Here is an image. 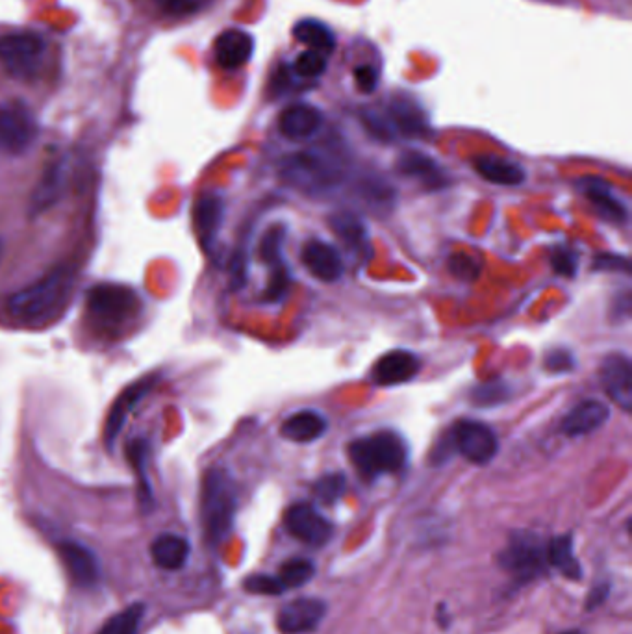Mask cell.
Here are the masks:
<instances>
[{"label": "cell", "mask_w": 632, "mask_h": 634, "mask_svg": "<svg viewBox=\"0 0 632 634\" xmlns=\"http://www.w3.org/2000/svg\"><path fill=\"white\" fill-rule=\"evenodd\" d=\"M78 273L69 264H60L41 279L13 292L4 301V312L13 325L38 329L64 314L75 290Z\"/></svg>", "instance_id": "cell-1"}, {"label": "cell", "mask_w": 632, "mask_h": 634, "mask_svg": "<svg viewBox=\"0 0 632 634\" xmlns=\"http://www.w3.org/2000/svg\"><path fill=\"white\" fill-rule=\"evenodd\" d=\"M238 510L236 482L223 468L206 471L201 490V518L208 542L221 544L227 538Z\"/></svg>", "instance_id": "cell-2"}, {"label": "cell", "mask_w": 632, "mask_h": 634, "mask_svg": "<svg viewBox=\"0 0 632 634\" xmlns=\"http://www.w3.org/2000/svg\"><path fill=\"white\" fill-rule=\"evenodd\" d=\"M143 305L136 290L123 284H97L86 295V316L106 336L119 334L140 316Z\"/></svg>", "instance_id": "cell-3"}, {"label": "cell", "mask_w": 632, "mask_h": 634, "mask_svg": "<svg viewBox=\"0 0 632 634\" xmlns=\"http://www.w3.org/2000/svg\"><path fill=\"white\" fill-rule=\"evenodd\" d=\"M349 458L364 479L373 481L379 475L397 473L405 468L408 445L397 432H375L366 438L354 440L349 445Z\"/></svg>", "instance_id": "cell-4"}, {"label": "cell", "mask_w": 632, "mask_h": 634, "mask_svg": "<svg viewBox=\"0 0 632 634\" xmlns=\"http://www.w3.org/2000/svg\"><path fill=\"white\" fill-rule=\"evenodd\" d=\"M447 451L458 453L469 462L484 466V464H490L497 455L499 440L492 427L484 425L481 421L462 419L445 434L440 451H436L440 462H442L443 453Z\"/></svg>", "instance_id": "cell-5"}, {"label": "cell", "mask_w": 632, "mask_h": 634, "mask_svg": "<svg viewBox=\"0 0 632 634\" xmlns=\"http://www.w3.org/2000/svg\"><path fill=\"white\" fill-rule=\"evenodd\" d=\"M282 173L301 190L323 191L342 178V167L327 154L306 151L288 156L282 164Z\"/></svg>", "instance_id": "cell-6"}, {"label": "cell", "mask_w": 632, "mask_h": 634, "mask_svg": "<svg viewBox=\"0 0 632 634\" xmlns=\"http://www.w3.org/2000/svg\"><path fill=\"white\" fill-rule=\"evenodd\" d=\"M47 41L36 32H12L0 38V64L17 80H30L45 60Z\"/></svg>", "instance_id": "cell-7"}, {"label": "cell", "mask_w": 632, "mask_h": 634, "mask_svg": "<svg viewBox=\"0 0 632 634\" xmlns=\"http://www.w3.org/2000/svg\"><path fill=\"white\" fill-rule=\"evenodd\" d=\"M38 119L25 102L0 104V153L25 154L38 140Z\"/></svg>", "instance_id": "cell-8"}, {"label": "cell", "mask_w": 632, "mask_h": 634, "mask_svg": "<svg viewBox=\"0 0 632 634\" xmlns=\"http://www.w3.org/2000/svg\"><path fill=\"white\" fill-rule=\"evenodd\" d=\"M545 549L547 546L532 533L512 534L510 544L501 555V564L519 579L527 581L544 570L547 560Z\"/></svg>", "instance_id": "cell-9"}, {"label": "cell", "mask_w": 632, "mask_h": 634, "mask_svg": "<svg viewBox=\"0 0 632 634\" xmlns=\"http://www.w3.org/2000/svg\"><path fill=\"white\" fill-rule=\"evenodd\" d=\"M284 525L293 538L308 546H325L334 534L332 523L308 503H297L288 508Z\"/></svg>", "instance_id": "cell-10"}, {"label": "cell", "mask_w": 632, "mask_h": 634, "mask_svg": "<svg viewBox=\"0 0 632 634\" xmlns=\"http://www.w3.org/2000/svg\"><path fill=\"white\" fill-rule=\"evenodd\" d=\"M284 238H286V230L282 227H273V229L267 230V234L262 240V247H260V254L269 267L267 301H280L282 297H286V293L290 290V267L286 266L284 254H282Z\"/></svg>", "instance_id": "cell-11"}, {"label": "cell", "mask_w": 632, "mask_h": 634, "mask_svg": "<svg viewBox=\"0 0 632 634\" xmlns=\"http://www.w3.org/2000/svg\"><path fill=\"white\" fill-rule=\"evenodd\" d=\"M58 555L64 562L67 575L78 588H93L101 581V564L95 553L75 540L58 544Z\"/></svg>", "instance_id": "cell-12"}, {"label": "cell", "mask_w": 632, "mask_h": 634, "mask_svg": "<svg viewBox=\"0 0 632 634\" xmlns=\"http://www.w3.org/2000/svg\"><path fill=\"white\" fill-rule=\"evenodd\" d=\"M154 384H156V377L141 379V381L134 382L132 386H128L127 390H123V394L117 397V401L106 418V427H104V442L108 444L110 449L114 447L115 440L125 429L132 410L140 405L147 395L151 394Z\"/></svg>", "instance_id": "cell-13"}, {"label": "cell", "mask_w": 632, "mask_h": 634, "mask_svg": "<svg viewBox=\"0 0 632 634\" xmlns=\"http://www.w3.org/2000/svg\"><path fill=\"white\" fill-rule=\"evenodd\" d=\"M601 384L608 397L625 412L632 408V366L629 356L608 355L601 362Z\"/></svg>", "instance_id": "cell-14"}, {"label": "cell", "mask_w": 632, "mask_h": 634, "mask_svg": "<svg viewBox=\"0 0 632 634\" xmlns=\"http://www.w3.org/2000/svg\"><path fill=\"white\" fill-rule=\"evenodd\" d=\"M421 371V360L410 351H390L380 356L371 369V379L379 386H399L414 381Z\"/></svg>", "instance_id": "cell-15"}, {"label": "cell", "mask_w": 632, "mask_h": 634, "mask_svg": "<svg viewBox=\"0 0 632 634\" xmlns=\"http://www.w3.org/2000/svg\"><path fill=\"white\" fill-rule=\"evenodd\" d=\"M65 186H67V165H65L64 160L47 165L43 175L38 180L36 190L32 191V195H30L28 214L32 217H38L49 212L52 206L60 203Z\"/></svg>", "instance_id": "cell-16"}, {"label": "cell", "mask_w": 632, "mask_h": 634, "mask_svg": "<svg viewBox=\"0 0 632 634\" xmlns=\"http://www.w3.org/2000/svg\"><path fill=\"white\" fill-rule=\"evenodd\" d=\"M325 610H327L325 603L319 599H312V597L295 599L280 610L279 618H277L279 629L284 634L310 633L323 620Z\"/></svg>", "instance_id": "cell-17"}, {"label": "cell", "mask_w": 632, "mask_h": 634, "mask_svg": "<svg viewBox=\"0 0 632 634\" xmlns=\"http://www.w3.org/2000/svg\"><path fill=\"white\" fill-rule=\"evenodd\" d=\"M254 39L249 32L240 28H230L215 39V62L225 71H236L251 60Z\"/></svg>", "instance_id": "cell-18"}, {"label": "cell", "mask_w": 632, "mask_h": 634, "mask_svg": "<svg viewBox=\"0 0 632 634\" xmlns=\"http://www.w3.org/2000/svg\"><path fill=\"white\" fill-rule=\"evenodd\" d=\"M577 190L594 204L595 210L601 216L612 223H625L627 221V206L621 203L620 197L612 191V186L607 180L599 177H582L577 180Z\"/></svg>", "instance_id": "cell-19"}, {"label": "cell", "mask_w": 632, "mask_h": 634, "mask_svg": "<svg viewBox=\"0 0 632 634\" xmlns=\"http://www.w3.org/2000/svg\"><path fill=\"white\" fill-rule=\"evenodd\" d=\"M303 264L317 280L323 282H336L342 279L343 266L342 256L340 253L325 241L312 240L308 241L303 247Z\"/></svg>", "instance_id": "cell-20"}, {"label": "cell", "mask_w": 632, "mask_h": 634, "mask_svg": "<svg viewBox=\"0 0 632 634\" xmlns=\"http://www.w3.org/2000/svg\"><path fill=\"white\" fill-rule=\"evenodd\" d=\"M323 125V114L312 104H293L279 117V130L284 138L293 141L310 140Z\"/></svg>", "instance_id": "cell-21"}, {"label": "cell", "mask_w": 632, "mask_h": 634, "mask_svg": "<svg viewBox=\"0 0 632 634\" xmlns=\"http://www.w3.org/2000/svg\"><path fill=\"white\" fill-rule=\"evenodd\" d=\"M397 169L405 177L416 178L427 190H442L449 186V177L429 154L419 151H406L397 160Z\"/></svg>", "instance_id": "cell-22"}, {"label": "cell", "mask_w": 632, "mask_h": 634, "mask_svg": "<svg viewBox=\"0 0 632 634\" xmlns=\"http://www.w3.org/2000/svg\"><path fill=\"white\" fill-rule=\"evenodd\" d=\"M610 418V408L603 401L588 399L575 406L562 423V431L571 438L586 436L603 427Z\"/></svg>", "instance_id": "cell-23"}, {"label": "cell", "mask_w": 632, "mask_h": 634, "mask_svg": "<svg viewBox=\"0 0 632 634\" xmlns=\"http://www.w3.org/2000/svg\"><path fill=\"white\" fill-rule=\"evenodd\" d=\"M225 219V203L217 195H203L197 199L193 208V221L204 247H212Z\"/></svg>", "instance_id": "cell-24"}, {"label": "cell", "mask_w": 632, "mask_h": 634, "mask_svg": "<svg viewBox=\"0 0 632 634\" xmlns=\"http://www.w3.org/2000/svg\"><path fill=\"white\" fill-rule=\"evenodd\" d=\"M329 429L327 419L314 410H301L291 414L280 427V434L295 444H310L319 440Z\"/></svg>", "instance_id": "cell-25"}, {"label": "cell", "mask_w": 632, "mask_h": 634, "mask_svg": "<svg viewBox=\"0 0 632 634\" xmlns=\"http://www.w3.org/2000/svg\"><path fill=\"white\" fill-rule=\"evenodd\" d=\"M475 171L481 175L484 180L499 184V186H519L525 182L527 173L525 169L512 160H506L495 154H482L473 160Z\"/></svg>", "instance_id": "cell-26"}, {"label": "cell", "mask_w": 632, "mask_h": 634, "mask_svg": "<svg viewBox=\"0 0 632 634\" xmlns=\"http://www.w3.org/2000/svg\"><path fill=\"white\" fill-rule=\"evenodd\" d=\"M151 557L160 570H180L190 558V542L178 534H160L151 544Z\"/></svg>", "instance_id": "cell-27"}, {"label": "cell", "mask_w": 632, "mask_h": 634, "mask_svg": "<svg viewBox=\"0 0 632 634\" xmlns=\"http://www.w3.org/2000/svg\"><path fill=\"white\" fill-rule=\"evenodd\" d=\"M330 227L334 230V234L354 253L366 256V251L371 249L369 234H367V227L364 225V221L360 217L351 214V212L334 214V216L330 217Z\"/></svg>", "instance_id": "cell-28"}, {"label": "cell", "mask_w": 632, "mask_h": 634, "mask_svg": "<svg viewBox=\"0 0 632 634\" xmlns=\"http://www.w3.org/2000/svg\"><path fill=\"white\" fill-rule=\"evenodd\" d=\"M293 38L310 47V51L321 52L325 56H329L330 52L336 49L334 32L325 23L316 19H303L301 23H297L293 28Z\"/></svg>", "instance_id": "cell-29"}, {"label": "cell", "mask_w": 632, "mask_h": 634, "mask_svg": "<svg viewBox=\"0 0 632 634\" xmlns=\"http://www.w3.org/2000/svg\"><path fill=\"white\" fill-rule=\"evenodd\" d=\"M395 134L403 136H423L427 130L425 115L414 102L393 101L388 110Z\"/></svg>", "instance_id": "cell-30"}, {"label": "cell", "mask_w": 632, "mask_h": 634, "mask_svg": "<svg viewBox=\"0 0 632 634\" xmlns=\"http://www.w3.org/2000/svg\"><path fill=\"white\" fill-rule=\"evenodd\" d=\"M545 555H547V562L551 566H555L562 575H566L568 579H575V581L581 579V564L573 555V540L569 534L553 538L547 544Z\"/></svg>", "instance_id": "cell-31"}, {"label": "cell", "mask_w": 632, "mask_h": 634, "mask_svg": "<svg viewBox=\"0 0 632 634\" xmlns=\"http://www.w3.org/2000/svg\"><path fill=\"white\" fill-rule=\"evenodd\" d=\"M145 605L134 603L123 612H117L108 622L104 623L97 634H138L141 622L145 618Z\"/></svg>", "instance_id": "cell-32"}, {"label": "cell", "mask_w": 632, "mask_h": 634, "mask_svg": "<svg viewBox=\"0 0 632 634\" xmlns=\"http://www.w3.org/2000/svg\"><path fill=\"white\" fill-rule=\"evenodd\" d=\"M128 457L134 466V471L140 479V501L145 508L151 507L152 488L147 475H145V464H147V444L143 440H136L128 445Z\"/></svg>", "instance_id": "cell-33"}, {"label": "cell", "mask_w": 632, "mask_h": 634, "mask_svg": "<svg viewBox=\"0 0 632 634\" xmlns=\"http://www.w3.org/2000/svg\"><path fill=\"white\" fill-rule=\"evenodd\" d=\"M314 564L306 558H291L282 568H280V583L284 588H301L314 577Z\"/></svg>", "instance_id": "cell-34"}, {"label": "cell", "mask_w": 632, "mask_h": 634, "mask_svg": "<svg viewBox=\"0 0 632 634\" xmlns=\"http://www.w3.org/2000/svg\"><path fill=\"white\" fill-rule=\"evenodd\" d=\"M345 488H347V479L343 473H329L317 479L314 484V494L321 503L334 505L345 494Z\"/></svg>", "instance_id": "cell-35"}, {"label": "cell", "mask_w": 632, "mask_h": 634, "mask_svg": "<svg viewBox=\"0 0 632 634\" xmlns=\"http://www.w3.org/2000/svg\"><path fill=\"white\" fill-rule=\"evenodd\" d=\"M154 4L165 15L184 19L204 12L212 4V0H154Z\"/></svg>", "instance_id": "cell-36"}, {"label": "cell", "mask_w": 632, "mask_h": 634, "mask_svg": "<svg viewBox=\"0 0 632 634\" xmlns=\"http://www.w3.org/2000/svg\"><path fill=\"white\" fill-rule=\"evenodd\" d=\"M327 65H329V60L325 54L317 51H304L295 60L293 69L299 77L316 78L321 77L327 71Z\"/></svg>", "instance_id": "cell-37"}, {"label": "cell", "mask_w": 632, "mask_h": 634, "mask_svg": "<svg viewBox=\"0 0 632 634\" xmlns=\"http://www.w3.org/2000/svg\"><path fill=\"white\" fill-rule=\"evenodd\" d=\"M362 121H364L367 130H369L375 138H379V140L392 141L393 138L397 136L395 130H393L392 121H390L388 114H382L379 110L367 108V110H364V114H362Z\"/></svg>", "instance_id": "cell-38"}, {"label": "cell", "mask_w": 632, "mask_h": 634, "mask_svg": "<svg viewBox=\"0 0 632 634\" xmlns=\"http://www.w3.org/2000/svg\"><path fill=\"white\" fill-rule=\"evenodd\" d=\"M551 264H553L555 273L562 275V277H569V279H571V277H575V275H577L579 256H577V253H575L573 249L558 245V247H555L553 254H551Z\"/></svg>", "instance_id": "cell-39"}, {"label": "cell", "mask_w": 632, "mask_h": 634, "mask_svg": "<svg viewBox=\"0 0 632 634\" xmlns=\"http://www.w3.org/2000/svg\"><path fill=\"white\" fill-rule=\"evenodd\" d=\"M243 586L247 592L262 594V596H279L286 590L277 575H253L245 581Z\"/></svg>", "instance_id": "cell-40"}, {"label": "cell", "mask_w": 632, "mask_h": 634, "mask_svg": "<svg viewBox=\"0 0 632 634\" xmlns=\"http://www.w3.org/2000/svg\"><path fill=\"white\" fill-rule=\"evenodd\" d=\"M508 388L503 382H486L473 390V399L479 405H499L508 399Z\"/></svg>", "instance_id": "cell-41"}, {"label": "cell", "mask_w": 632, "mask_h": 634, "mask_svg": "<svg viewBox=\"0 0 632 634\" xmlns=\"http://www.w3.org/2000/svg\"><path fill=\"white\" fill-rule=\"evenodd\" d=\"M354 84L362 93H373L379 86V73L373 65H358L354 67Z\"/></svg>", "instance_id": "cell-42"}, {"label": "cell", "mask_w": 632, "mask_h": 634, "mask_svg": "<svg viewBox=\"0 0 632 634\" xmlns=\"http://www.w3.org/2000/svg\"><path fill=\"white\" fill-rule=\"evenodd\" d=\"M545 368L551 373H568L575 368V358L566 349H555L545 356Z\"/></svg>", "instance_id": "cell-43"}, {"label": "cell", "mask_w": 632, "mask_h": 634, "mask_svg": "<svg viewBox=\"0 0 632 634\" xmlns=\"http://www.w3.org/2000/svg\"><path fill=\"white\" fill-rule=\"evenodd\" d=\"M595 269H612V271H623L629 273V260L625 256H616V254H603L595 258Z\"/></svg>", "instance_id": "cell-44"}, {"label": "cell", "mask_w": 632, "mask_h": 634, "mask_svg": "<svg viewBox=\"0 0 632 634\" xmlns=\"http://www.w3.org/2000/svg\"><path fill=\"white\" fill-rule=\"evenodd\" d=\"M2 253H4V245H2V240H0V260H2Z\"/></svg>", "instance_id": "cell-45"}, {"label": "cell", "mask_w": 632, "mask_h": 634, "mask_svg": "<svg viewBox=\"0 0 632 634\" xmlns=\"http://www.w3.org/2000/svg\"><path fill=\"white\" fill-rule=\"evenodd\" d=\"M564 634H581V633H577V631H571V633H564Z\"/></svg>", "instance_id": "cell-46"}]
</instances>
